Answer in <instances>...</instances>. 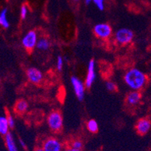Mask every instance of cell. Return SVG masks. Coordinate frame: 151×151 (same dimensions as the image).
I'll return each instance as SVG.
<instances>
[{"mask_svg":"<svg viewBox=\"0 0 151 151\" xmlns=\"http://www.w3.org/2000/svg\"><path fill=\"white\" fill-rule=\"evenodd\" d=\"M105 86H106L107 90L110 92H115L116 91V90H117L116 85L115 84L114 82L110 81H106V83H105Z\"/></svg>","mask_w":151,"mask_h":151,"instance_id":"obj_18","label":"cell"},{"mask_svg":"<svg viewBox=\"0 0 151 151\" xmlns=\"http://www.w3.org/2000/svg\"><path fill=\"white\" fill-rule=\"evenodd\" d=\"M5 137V145L8 151H19L17 148L16 143H15L14 138L13 137V134L11 132L8 133Z\"/></svg>","mask_w":151,"mask_h":151,"instance_id":"obj_12","label":"cell"},{"mask_svg":"<svg viewBox=\"0 0 151 151\" xmlns=\"http://www.w3.org/2000/svg\"><path fill=\"white\" fill-rule=\"evenodd\" d=\"M9 121L7 116H0V134L5 136L8 133H9Z\"/></svg>","mask_w":151,"mask_h":151,"instance_id":"obj_14","label":"cell"},{"mask_svg":"<svg viewBox=\"0 0 151 151\" xmlns=\"http://www.w3.org/2000/svg\"><path fill=\"white\" fill-rule=\"evenodd\" d=\"M134 38V32L128 28L119 29L114 34V39L120 45H126L132 42Z\"/></svg>","mask_w":151,"mask_h":151,"instance_id":"obj_2","label":"cell"},{"mask_svg":"<svg viewBox=\"0 0 151 151\" xmlns=\"http://www.w3.org/2000/svg\"><path fill=\"white\" fill-rule=\"evenodd\" d=\"M47 124L53 132H60L62 129L63 118L60 111H52L47 116Z\"/></svg>","mask_w":151,"mask_h":151,"instance_id":"obj_3","label":"cell"},{"mask_svg":"<svg viewBox=\"0 0 151 151\" xmlns=\"http://www.w3.org/2000/svg\"><path fill=\"white\" fill-rule=\"evenodd\" d=\"M28 80L32 83H39L43 79V73L38 68L31 67L27 70Z\"/></svg>","mask_w":151,"mask_h":151,"instance_id":"obj_8","label":"cell"},{"mask_svg":"<svg viewBox=\"0 0 151 151\" xmlns=\"http://www.w3.org/2000/svg\"><path fill=\"white\" fill-rule=\"evenodd\" d=\"M73 1H75V2H78V1H79V0H73Z\"/></svg>","mask_w":151,"mask_h":151,"instance_id":"obj_28","label":"cell"},{"mask_svg":"<svg viewBox=\"0 0 151 151\" xmlns=\"http://www.w3.org/2000/svg\"><path fill=\"white\" fill-rule=\"evenodd\" d=\"M50 46V44L48 39H47V38H42L38 39L36 47L37 49H38V50H48Z\"/></svg>","mask_w":151,"mask_h":151,"instance_id":"obj_16","label":"cell"},{"mask_svg":"<svg viewBox=\"0 0 151 151\" xmlns=\"http://www.w3.org/2000/svg\"><path fill=\"white\" fill-rule=\"evenodd\" d=\"M19 142H20V145H21V146L23 147V148H26V147H27V145H26L25 142H24V141H23V140L21 139V138H19Z\"/></svg>","mask_w":151,"mask_h":151,"instance_id":"obj_24","label":"cell"},{"mask_svg":"<svg viewBox=\"0 0 151 151\" xmlns=\"http://www.w3.org/2000/svg\"><path fill=\"white\" fill-rule=\"evenodd\" d=\"M42 147L45 151H61L62 145L59 140L50 138L44 142Z\"/></svg>","mask_w":151,"mask_h":151,"instance_id":"obj_10","label":"cell"},{"mask_svg":"<svg viewBox=\"0 0 151 151\" xmlns=\"http://www.w3.org/2000/svg\"><path fill=\"white\" fill-rule=\"evenodd\" d=\"M93 2L96 4L99 10L103 11L104 9V0H93Z\"/></svg>","mask_w":151,"mask_h":151,"instance_id":"obj_23","label":"cell"},{"mask_svg":"<svg viewBox=\"0 0 151 151\" xmlns=\"http://www.w3.org/2000/svg\"><path fill=\"white\" fill-rule=\"evenodd\" d=\"M6 116H7V118H8V121H9V126H10V129H14L15 126V121L13 116H12L11 114H9V112H7Z\"/></svg>","mask_w":151,"mask_h":151,"instance_id":"obj_19","label":"cell"},{"mask_svg":"<svg viewBox=\"0 0 151 151\" xmlns=\"http://www.w3.org/2000/svg\"><path fill=\"white\" fill-rule=\"evenodd\" d=\"M7 9H4L0 13V25L4 29H8L10 27V23L7 18Z\"/></svg>","mask_w":151,"mask_h":151,"instance_id":"obj_15","label":"cell"},{"mask_svg":"<svg viewBox=\"0 0 151 151\" xmlns=\"http://www.w3.org/2000/svg\"><path fill=\"white\" fill-rule=\"evenodd\" d=\"M71 83L78 100L82 101L84 99L85 96V83L75 76H72L71 78Z\"/></svg>","mask_w":151,"mask_h":151,"instance_id":"obj_6","label":"cell"},{"mask_svg":"<svg viewBox=\"0 0 151 151\" xmlns=\"http://www.w3.org/2000/svg\"><path fill=\"white\" fill-rule=\"evenodd\" d=\"M147 78L146 75L138 68H132L126 71L124 81L131 90L139 91L145 86Z\"/></svg>","mask_w":151,"mask_h":151,"instance_id":"obj_1","label":"cell"},{"mask_svg":"<svg viewBox=\"0 0 151 151\" xmlns=\"http://www.w3.org/2000/svg\"><path fill=\"white\" fill-rule=\"evenodd\" d=\"M65 151H81V150H76V149H74V148H69V149H67L66 150H65Z\"/></svg>","mask_w":151,"mask_h":151,"instance_id":"obj_25","label":"cell"},{"mask_svg":"<svg viewBox=\"0 0 151 151\" xmlns=\"http://www.w3.org/2000/svg\"><path fill=\"white\" fill-rule=\"evenodd\" d=\"M86 127H87V129L92 133L97 132L99 130L98 123L96 122V120H89V121L87 122V124H86Z\"/></svg>","mask_w":151,"mask_h":151,"instance_id":"obj_17","label":"cell"},{"mask_svg":"<svg viewBox=\"0 0 151 151\" xmlns=\"http://www.w3.org/2000/svg\"><path fill=\"white\" fill-rule=\"evenodd\" d=\"M63 59L61 56H59L57 57V68L58 71H61L63 70Z\"/></svg>","mask_w":151,"mask_h":151,"instance_id":"obj_20","label":"cell"},{"mask_svg":"<svg viewBox=\"0 0 151 151\" xmlns=\"http://www.w3.org/2000/svg\"><path fill=\"white\" fill-rule=\"evenodd\" d=\"M82 147H83V144L81 141H75L71 145V147L74 148V149L79 150H81Z\"/></svg>","mask_w":151,"mask_h":151,"instance_id":"obj_21","label":"cell"},{"mask_svg":"<svg viewBox=\"0 0 151 151\" xmlns=\"http://www.w3.org/2000/svg\"><path fill=\"white\" fill-rule=\"evenodd\" d=\"M151 128V121L147 118H142L140 119L136 123L135 129L138 134L144 135L146 134L150 131Z\"/></svg>","mask_w":151,"mask_h":151,"instance_id":"obj_9","label":"cell"},{"mask_svg":"<svg viewBox=\"0 0 151 151\" xmlns=\"http://www.w3.org/2000/svg\"><path fill=\"white\" fill-rule=\"evenodd\" d=\"M28 107V103H27V101H26V100L19 99L16 101V103H15L14 109V111L16 113L22 114L25 113L26 111H27Z\"/></svg>","mask_w":151,"mask_h":151,"instance_id":"obj_13","label":"cell"},{"mask_svg":"<svg viewBox=\"0 0 151 151\" xmlns=\"http://www.w3.org/2000/svg\"><path fill=\"white\" fill-rule=\"evenodd\" d=\"M92 1H93V0H85V2H86V4H89L90 2H92Z\"/></svg>","mask_w":151,"mask_h":151,"instance_id":"obj_27","label":"cell"},{"mask_svg":"<svg viewBox=\"0 0 151 151\" xmlns=\"http://www.w3.org/2000/svg\"><path fill=\"white\" fill-rule=\"evenodd\" d=\"M34 151H45L43 147H37Z\"/></svg>","mask_w":151,"mask_h":151,"instance_id":"obj_26","label":"cell"},{"mask_svg":"<svg viewBox=\"0 0 151 151\" xmlns=\"http://www.w3.org/2000/svg\"><path fill=\"white\" fill-rule=\"evenodd\" d=\"M96 66H95V61L93 60H90L87 67V74H86V79H85V86L86 88H90L96 79Z\"/></svg>","mask_w":151,"mask_h":151,"instance_id":"obj_7","label":"cell"},{"mask_svg":"<svg viewBox=\"0 0 151 151\" xmlns=\"http://www.w3.org/2000/svg\"><path fill=\"white\" fill-rule=\"evenodd\" d=\"M27 13H28V9L26 5H23L20 9V16L22 19H25L27 17Z\"/></svg>","mask_w":151,"mask_h":151,"instance_id":"obj_22","label":"cell"},{"mask_svg":"<svg viewBox=\"0 0 151 151\" xmlns=\"http://www.w3.org/2000/svg\"><path fill=\"white\" fill-rule=\"evenodd\" d=\"M141 98V93L138 91L133 90V91L130 92L127 95V96H126V102L128 103L129 105H131V106H134V105H136L137 104L139 103Z\"/></svg>","mask_w":151,"mask_h":151,"instance_id":"obj_11","label":"cell"},{"mask_svg":"<svg viewBox=\"0 0 151 151\" xmlns=\"http://www.w3.org/2000/svg\"><path fill=\"white\" fill-rule=\"evenodd\" d=\"M38 38L36 32L30 30L22 38V45L27 50H32L36 47Z\"/></svg>","mask_w":151,"mask_h":151,"instance_id":"obj_4","label":"cell"},{"mask_svg":"<svg viewBox=\"0 0 151 151\" xmlns=\"http://www.w3.org/2000/svg\"><path fill=\"white\" fill-rule=\"evenodd\" d=\"M95 35L101 39H108L112 35V28L108 23H98L93 27Z\"/></svg>","mask_w":151,"mask_h":151,"instance_id":"obj_5","label":"cell"}]
</instances>
